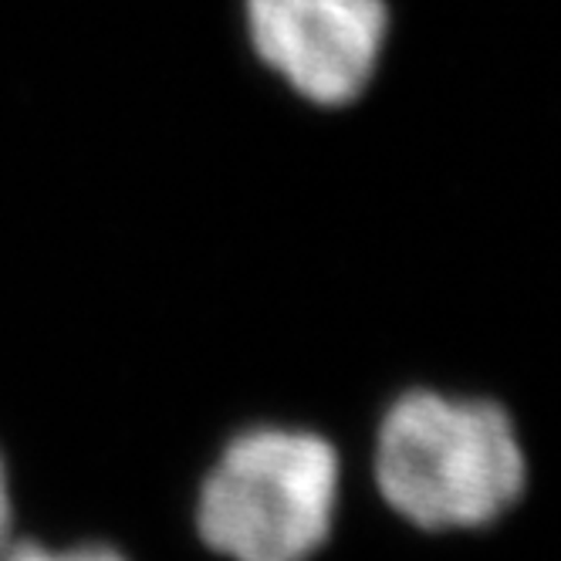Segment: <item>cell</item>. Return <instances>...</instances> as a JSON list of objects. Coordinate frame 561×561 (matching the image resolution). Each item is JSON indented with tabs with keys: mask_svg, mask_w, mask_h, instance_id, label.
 Masks as SVG:
<instances>
[{
	"mask_svg": "<svg viewBox=\"0 0 561 561\" xmlns=\"http://www.w3.org/2000/svg\"><path fill=\"white\" fill-rule=\"evenodd\" d=\"M376 488L420 531H477L528 491V454L511 413L484 396L407 389L376 430Z\"/></svg>",
	"mask_w": 561,
	"mask_h": 561,
	"instance_id": "6da1fadb",
	"label": "cell"
},
{
	"mask_svg": "<svg viewBox=\"0 0 561 561\" xmlns=\"http://www.w3.org/2000/svg\"><path fill=\"white\" fill-rule=\"evenodd\" d=\"M342 457L305 426L233 433L196 491V535L230 561H308L335 528Z\"/></svg>",
	"mask_w": 561,
	"mask_h": 561,
	"instance_id": "7a4b0ae2",
	"label": "cell"
},
{
	"mask_svg": "<svg viewBox=\"0 0 561 561\" xmlns=\"http://www.w3.org/2000/svg\"><path fill=\"white\" fill-rule=\"evenodd\" d=\"M386 0H248L251 45L314 105H348L373 82Z\"/></svg>",
	"mask_w": 561,
	"mask_h": 561,
	"instance_id": "3957f363",
	"label": "cell"
},
{
	"mask_svg": "<svg viewBox=\"0 0 561 561\" xmlns=\"http://www.w3.org/2000/svg\"><path fill=\"white\" fill-rule=\"evenodd\" d=\"M0 561H129L115 545L102 541H82L68 548H51L45 541H8V548L0 551Z\"/></svg>",
	"mask_w": 561,
	"mask_h": 561,
	"instance_id": "277c9868",
	"label": "cell"
},
{
	"mask_svg": "<svg viewBox=\"0 0 561 561\" xmlns=\"http://www.w3.org/2000/svg\"><path fill=\"white\" fill-rule=\"evenodd\" d=\"M11 528H14V497H11V477H8V463L0 457V551L11 541Z\"/></svg>",
	"mask_w": 561,
	"mask_h": 561,
	"instance_id": "5b68a950",
	"label": "cell"
}]
</instances>
